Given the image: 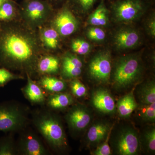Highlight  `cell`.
Returning <instances> with one entry per match:
<instances>
[{
    "mask_svg": "<svg viewBox=\"0 0 155 155\" xmlns=\"http://www.w3.org/2000/svg\"><path fill=\"white\" fill-rule=\"evenodd\" d=\"M69 130L73 134H80L90 125L93 119L90 110L81 104H73L65 116Z\"/></svg>",
    "mask_w": 155,
    "mask_h": 155,
    "instance_id": "obj_9",
    "label": "cell"
},
{
    "mask_svg": "<svg viewBox=\"0 0 155 155\" xmlns=\"http://www.w3.org/2000/svg\"><path fill=\"white\" fill-rule=\"evenodd\" d=\"M61 59L51 53L42 56L37 66L38 75H54L60 72Z\"/></svg>",
    "mask_w": 155,
    "mask_h": 155,
    "instance_id": "obj_18",
    "label": "cell"
},
{
    "mask_svg": "<svg viewBox=\"0 0 155 155\" xmlns=\"http://www.w3.org/2000/svg\"><path fill=\"white\" fill-rule=\"evenodd\" d=\"M24 78L23 75L15 74L5 68L0 67V87L5 86L11 81L24 79Z\"/></svg>",
    "mask_w": 155,
    "mask_h": 155,
    "instance_id": "obj_31",
    "label": "cell"
},
{
    "mask_svg": "<svg viewBox=\"0 0 155 155\" xmlns=\"http://www.w3.org/2000/svg\"><path fill=\"white\" fill-rule=\"evenodd\" d=\"M47 53L38 29L30 28L21 19L0 23V67L33 79L38 75L39 60Z\"/></svg>",
    "mask_w": 155,
    "mask_h": 155,
    "instance_id": "obj_1",
    "label": "cell"
},
{
    "mask_svg": "<svg viewBox=\"0 0 155 155\" xmlns=\"http://www.w3.org/2000/svg\"><path fill=\"white\" fill-rule=\"evenodd\" d=\"M51 3L53 6H54L58 4H61V3H63V5L67 2V0H48Z\"/></svg>",
    "mask_w": 155,
    "mask_h": 155,
    "instance_id": "obj_35",
    "label": "cell"
},
{
    "mask_svg": "<svg viewBox=\"0 0 155 155\" xmlns=\"http://www.w3.org/2000/svg\"><path fill=\"white\" fill-rule=\"evenodd\" d=\"M48 109L52 111H61L71 107L75 103L73 95L69 93L52 94L46 100Z\"/></svg>",
    "mask_w": 155,
    "mask_h": 155,
    "instance_id": "obj_19",
    "label": "cell"
},
{
    "mask_svg": "<svg viewBox=\"0 0 155 155\" xmlns=\"http://www.w3.org/2000/svg\"><path fill=\"white\" fill-rule=\"evenodd\" d=\"M83 63L74 53L67 52L61 59L60 70L61 76L66 80H72L81 75Z\"/></svg>",
    "mask_w": 155,
    "mask_h": 155,
    "instance_id": "obj_13",
    "label": "cell"
},
{
    "mask_svg": "<svg viewBox=\"0 0 155 155\" xmlns=\"http://www.w3.org/2000/svg\"><path fill=\"white\" fill-rule=\"evenodd\" d=\"M148 28L151 35L153 36L155 35V21L154 18L150 19L148 23Z\"/></svg>",
    "mask_w": 155,
    "mask_h": 155,
    "instance_id": "obj_34",
    "label": "cell"
},
{
    "mask_svg": "<svg viewBox=\"0 0 155 155\" xmlns=\"http://www.w3.org/2000/svg\"><path fill=\"white\" fill-rule=\"evenodd\" d=\"M113 127L109 122L102 120H98L93 123L87 131V144L89 147L95 148L105 139Z\"/></svg>",
    "mask_w": 155,
    "mask_h": 155,
    "instance_id": "obj_14",
    "label": "cell"
},
{
    "mask_svg": "<svg viewBox=\"0 0 155 155\" xmlns=\"http://www.w3.org/2000/svg\"><path fill=\"white\" fill-rule=\"evenodd\" d=\"M41 41L47 53L58 51L61 45V37L54 28L48 23L38 28Z\"/></svg>",
    "mask_w": 155,
    "mask_h": 155,
    "instance_id": "obj_16",
    "label": "cell"
},
{
    "mask_svg": "<svg viewBox=\"0 0 155 155\" xmlns=\"http://www.w3.org/2000/svg\"><path fill=\"white\" fill-rule=\"evenodd\" d=\"M140 141L142 151L148 154H154L155 152V127L150 124L139 134Z\"/></svg>",
    "mask_w": 155,
    "mask_h": 155,
    "instance_id": "obj_23",
    "label": "cell"
},
{
    "mask_svg": "<svg viewBox=\"0 0 155 155\" xmlns=\"http://www.w3.org/2000/svg\"><path fill=\"white\" fill-rule=\"evenodd\" d=\"M134 94L138 104L147 105L155 103V83L153 80L139 84Z\"/></svg>",
    "mask_w": 155,
    "mask_h": 155,
    "instance_id": "obj_20",
    "label": "cell"
},
{
    "mask_svg": "<svg viewBox=\"0 0 155 155\" xmlns=\"http://www.w3.org/2000/svg\"><path fill=\"white\" fill-rule=\"evenodd\" d=\"M144 10L141 0H117L113 5L114 17L119 22L135 20L143 14Z\"/></svg>",
    "mask_w": 155,
    "mask_h": 155,
    "instance_id": "obj_10",
    "label": "cell"
},
{
    "mask_svg": "<svg viewBox=\"0 0 155 155\" xmlns=\"http://www.w3.org/2000/svg\"><path fill=\"white\" fill-rule=\"evenodd\" d=\"M18 154L17 144L11 134L0 137V155Z\"/></svg>",
    "mask_w": 155,
    "mask_h": 155,
    "instance_id": "obj_27",
    "label": "cell"
},
{
    "mask_svg": "<svg viewBox=\"0 0 155 155\" xmlns=\"http://www.w3.org/2000/svg\"><path fill=\"white\" fill-rule=\"evenodd\" d=\"M141 58L136 54L121 57L114 65L112 76V85L117 91L131 88L138 83L143 74Z\"/></svg>",
    "mask_w": 155,
    "mask_h": 155,
    "instance_id": "obj_3",
    "label": "cell"
},
{
    "mask_svg": "<svg viewBox=\"0 0 155 155\" xmlns=\"http://www.w3.org/2000/svg\"><path fill=\"white\" fill-rule=\"evenodd\" d=\"M110 132L108 134L104 140L98 145L92 151L91 154L93 155H110L112 152L110 147L109 144Z\"/></svg>",
    "mask_w": 155,
    "mask_h": 155,
    "instance_id": "obj_33",
    "label": "cell"
},
{
    "mask_svg": "<svg viewBox=\"0 0 155 155\" xmlns=\"http://www.w3.org/2000/svg\"><path fill=\"white\" fill-rule=\"evenodd\" d=\"M37 83L43 89L51 94L64 92L67 88V84L64 80L54 75H42Z\"/></svg>",
    "mask_w": 155,
    "mask_h": 155,
    "instance_id": "obj_22",
    "label": "cell"
},
{
    "mask_svg": "<svg viewBox=\"0 0 155 155\" xmlns=\"http://www.w3.org/2000/svg\"><path fill=\"white\" fill-rule=\"evenodd\" d=\"M140 40L141 37L138 31L129 27L119 29L115 34L114 37L115 46L121 51L136 47L139 44Z\"/></svg>",
    "mask_w": 155,
    "mask_h": 155,
    "instance_id": "obj_15",
    "label": "cell"
},
{
    "mask_svg": "<svg viewBox=\"0 0 155 155\" xmlns=\"http://www.w3.org/2000/svg\"><path fill=\"white\" fill-rule=\"evenodd\" d=\"M112 153L118 155H137L142 151L139 133L129 124L113 126L110 139Z\"/></svg>",
    "mask_w": 155,
    "mask_h": 155,
    "instance_id": "obj_4",
    "label": "cell"
},
{
    "mask_svg": "<svg viewBox=\"0 0 155 155\" xmlns=\"http://www.w3.org/2000/svg\"><path fill=\"white\" fill-rule=\"evenodd\" d=\"M108 10L104 0H101L99 5L89 17V24L93 26H104L108 21Z\"/></svg>",
    "mask_w": 155,
    "mask_h": 155,
    "instance_id": "obj_25",
    "label": "cell"
},
{
    "mask_svg": "<svg viewBox=\"0 0 155 155\" xmlns=\"http://www.w3.org/2000/svg\"><path fill=\"white\" fill-rule=\"evenodd\" d=\"M26 76L27 84L22 89L25 97L33 104H44L46 100L44 90L29 75Z\"/></svg>",
    "mask_w": 155,
    "mask_h": 155,
    "instance_id": "obj_17",
    "label": "cell"
},
{
    "mask_svg": "<svg viewBox=\"0 0 155 155\" xmlns=\"http://www.w3.org/2000/svg\"><path fill=\"white\" fill-rule=\"evenodd\" d=\"M32 122L51 149L58 153L67 150V135L58 115L49 109L37 110L32 113Z\"/></svg>",
    "mask_w": 155,
    "mask_h": 155,
    "instance_id": "obj_2",
    "label": "cell"
},
{
    "mask_svg": "<svg viewBox=\"0 0 155 155\" xmlns=\"http://www.w3.org/2000/svg\"><path fill=\"white\" fill-rule=\"evenodd\" d=\"M87 36L91 40L95 41H102L106 38V33L103 29L98 26L89 27L86 31Z\"/></svg>",
    "mask_w": 155,
    "mask_h": 155,
    "instance_id": "obj_32",
    "label": "cell"
},
{
    "mask_svg": "<svg viewBox=\"0 0 155 155\" xmlns=\"http://www.w3.org/2000/svg\"><path fill=\"white\" fill-rule=\"evenodd\" d=\"M97 0H67L66 2L72 11L85 14L94 6Z\"/></svg>",
    "mask_w": 155,
    "mask_h": 155,
    "instance_id": "obj_28",
    "label": "cell"
},
{
    "mask_svg": "<svg viewBox=\"0 0 155 155\" xmlns=\"http://www.w3.org/2000/svg\"><path fill=\"white\" fill-rule=\"evenodd\" d=\"M28 108L19 103H0V131L21 132L28 125Z\"/></svg>",
    "mask_w": 155,
    "mask_h": 155,
    "instance_id": "obj_6",
    "label": "cell"
},
{
    "mask_svg": "<svg viewBox=\"0 0 155 155\" xmlns=\"http://www.w3.org/2000/svg\"><path fill=\"white\" fill-rule=\"evenodd\" d=\"M138 106L134 90L120 97L116 104V112L120 118L126 119L131 116Z\"/></svg>",
    "mask_w": 155,
    "mask_h": 155,
    "instance_id": "obj_21",
    "label": "cell"
},
{
    "mask_svg": "<svg viewBox=\"0 0 155 155\" xmlns=\"http://www.w3.org/2000/svg\"><path fill=\"white\" fill-rule=\"evenodd\" d=\"M92 106L98 112L105 115H113L116 112V104L110 92L104 87L95 88L91 97Z\"/></svg>",
    "mask_w": 155,
    "mask_h": 155,
    "instance_id": "obj_12",
    "label": "cell"
},
{
    "mask_svg": "<svg viewBox=\"0 0 155 155\" xmlns=\"http://www.w3.org/2000/svg\"><path fill=\"white\" fill-rule=\"evenodd\" d=\"M71 48L74 54L79 55L87 54L91 51L90 44L81 38L74 39L71 42Z\"/></svg>",
    "mask_w": 155,
    "mask_h": 155,
    "instance_id": "obj_29",
    "label": "cell"
},
{
    "mask_svg": "<svg viewBox=\"0 0 155 155\" xmlns=\"http://www.w3.org/2000/svg\"><path fill=\"white\" fill-rule=\"evenodd\" d=\"M137 118L143 123L154 124L155 122V103L150 104H138L136 109Z\"/></svg>",
    "mask_w": 155,
    "mask_h": 155,
    "instance_id": "obj_26",
    "label": "cell"
},
{
    "mask_svg": "<svg viewBox=\"0 0 155 155\" xmlns=\"http://www.w3.org/2000/svg\"><path fill=\"white\" fill-rule=\"evenodd\" d=\"M69 87L73 96L81 98L85 97L87 95V91L86 86L77 78L71 80Z\"/></svg>",
    "mask_w": 155,
    "mask_h": 155,
    "instance_id": "obj_30",
    "label": "cell"
},
{
    "mask_svg": "<svg viewBox=\"0 0 155 155\" xmlns=\"http://www.w3.org/2000/svg\"><path fill=\"white\" fill-rule=\"evenodd\" d=\"M17 143L18 154L22 155H47L48 151L41 140L31 130L21 131Z\"/></svg>",
    "mask_w": 155,
    "mask_h": 155,
    "instance_id": "obj_11",
    "label": "cell"
},
{
    "mask_svg": "<svg viewBox=\"0 0 155 155\" xmlns=\"http://www.w3.org/2000/svg\"><path fill=\"white\" fill-rule=\"evenodd\" d=\"M19 6L21 19L33 29L48 23L55 12L48 0H22Z\"/></svg>",
    "mask_w": 155,
    "mask_h": 155,
    "instance_id": "obj_5",
    "label": "cell"
},
{
    "mask_svg": "<svg viewBox=\"0 0 155 155\" xmlns=\"http://www.w3.org/2000/svg\"><path fill=\"white\" fill-rule=\"evenodd\" d=\"M61 38L67 37L77 30L78 22L67 2L54 15L48 22Z\"/></svg>",
    "mask_w": 155,
    "mask_h": 155,
    "instance_id": "obj_7",
    "label": "cell"
},
{
    "mask_svg": "<svg viewBox=\"0 0 155 155\" xmlns=\"http://www.w3.org/2000/svg\"><path fill=\"white\" fill-rule=\"evenodd\" d=\"M21 19L19 4L14 0H8L0 8V23Z\"/></svg>",
    "mask_w": 155,
    "mask_h": 155,
    "instance_id": "obj_24",
    "label": "cell"
},
{
    "mask_svg": "<svg viewBox=\"0 0 155 155\" xmlns=\"http://www.w3.org/2000/svg\"><path fill=\"white\" fill-rule=\"evenodd\" d=\"M8 0H0V8H1V7L3 5L4 3Z\"/></svg>",
    "mask_w": 155,
    "mask_h": 155,
    "instance_id": "obj_36",
    "label": "cell"
},
{
    "mask_svg": "<svg viewBox=\"0 0 155 155\" xmlns=\"http://www.w3.org/2000/svg\"><path fill=\"white\" fill-rule=\"evenodd\" d=\"M88 72L91 78L96 83H108L110 80L112 73L110 53L104 51L96 54L90 62Z\"/></svg>",
    "mask_w": 155,
    "mask_h": 155,
    "instance_id": "obj_8",
    "label": "cell"
}]
</instances>
